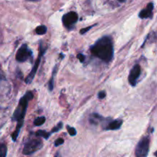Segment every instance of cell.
<instances>
[{
	"instance_id": "3957f363",
	"label": "cell",
	"mask_w": 157,
	"mask_h": 157,
	"mask_svg": "<svg viewBox=\"0 0 157 157\" xmlns=\"http://www.w3.org/2000/svg\"><path fill=\"white\" fill-rule=\"evenodd\" d=\"M150 150V138L148 136L143 137L138 143L135 150L136 157H147Z\"/></svg>"
},
{
	"instance_id": "e0dca14e",
	"label": "cell",
	"mask_w": 157,
	"mask_h": 157,
	"mask_svg": "<svg viewBox=\"0 0 157 157\" xmlns=\"http://www.w3.org/2000/svg\"><path fill=\"white\" fill-rule=\"evenodd\" d=\"M67 132H68V133L71 135V136H73L77 134L76 130H75L74 127H70V126H67Z\"/></svg>"
},
{
	"instance_id": "9a60e30c",
	"label": "cell",
	"mask_w": 157,
	"mask_h": 157,
	"mask_svg": "<svg viewBox=\"0 0 157 157\" xmlns=\"http://www.w3.org/2000/svg\"><path fill=\"white\" fill-rule=\"evenodd\" d=\"M44 121H45V117H39L36 118V119L35 120L34 124H35V126H37V127H39V126H41L44 124Z\"/></svg>"
},
{
	"instance_id": "52a82bcc",
	"label": "cell",
	"mask_w": 157,
	"mask_h": 157,
	"mask_svg": "<svg viewBox=\"0 0 157 157\" xmlns=\"http://www.w3.org/2000/svg\"><path fill=\"white\" fill-rule=\"evenodd\" d=\"M78 15L76 12H70L64 15L62 18V21L64 25L67 29H71L74 25L78 21Z\"/></svg>"
},
{
	"instance_id": "7402d4cb",
	"label": "cell",
	"mask_w": 157,
	"mask_h": 157,
	"mask_svg": "<svg viewBox=\"0 0 157 157\" xmlns=\"http://www.w3.org/2000/svg\"><path fill=\"white\" fill-rule=\"evenodd\" d=\"M93 26H94V25H93ZM93 26H89V27H87V28H85V29H82L81 30V32H80V33L81 34H84L85 33V32H88L89 30H90V29H91L92 27H93Z\"/></svg>"
},
{
	"instance_id": "2e32d148",
	"label": "cell",
	"mask_w": 157,
	"mask_h": 157,
	"mask_svg": "<svg viewBox=\"0 0 157 157\" xmlns=\"http://www.w3.org/2000/svg\"><path fill=\"white\" fill-rule=\"evenodd\" d=\"M57 68H58V67H57V66H56V67H55V68L54 69L53 75H52V78H51L50 81L48 82V87H49V90H53V87H54V75H55V72L57 71Z\"/></svg>"
},
{
	"instance_id": "5bb4252c",
	"label": "cell",
	"mask_w": 157,
	"mask_h": 157,
	"mask_svg": "<svg viewBox=\"0 0 157 157\" xmlns=\"http://www.w3.org/2000/svg\"><path fill=\"white\" fill-rule=\"evenodd\" d=\"M36 136H41V137L44 138V139H48V137L50 136V134L51 133H47L46 131H44V130H38V131L36 132Z\"/></svg>"
},
{
	"instance_id": "8992f818",
	"label": "cell",
	"mask_w": 157,
	"mask_h": 157,
	"mask_svg": "<svg viewBox=\"0 0 157 157\" xmlns=\"http://www.w3.org/2000/svg\"><path fill=\"white\" fill-rule=\"evenodd\" d=\"M44 52H45V48H43V47H42V46H41V45H40L39 55H38V59H37L36 61H35V65H34V67H32V71L30 72V74H29V75H28L27 78H26V79H25V83H26V84H31V83L32 82V81H33L34 78H35V75H36L37 70H38V67H39L40 62H41V56H42V55H44Z\"/></svg>"
},
{
	"instance_id": "4fadbf2b",
	"label": "cell",
	"mask_w": 157,
	"mask_h": 157,
	"mask_svg": "<svg viewBox=\"0 0 157 157\" xmlns=\"http://www.w3.org/2000/svg\"><path fill=\"white\" fill-rule=\"evenodd\" d=\"M35 32L38 35H44L47 32V27L44 25H40L35 29Z\"/></svg>"
},
{
	"instance_id": "6da1fadb",
	"label": "cell",
	"mask_w": 157,
	"mask_h": 157,
	"mask_svg": "<svg viewBox=\"0 0 157 157\" xmlns=\"http://www.w3.org/2000/svg\"><path fill=\"white\" fill-rule=\"evenodd\" d=\"M90 52L97 58L104 62H110L113 56V45L112 39L109 36H104L97 41L90 47Z\"/></svg>"
},
{
	"instance_id": "603a6c76",
	"label": "cell",
	"mask_w": 157,
	"mask_h": 157,
	"mask_svg": "<svg viewBox=\"0 0 157 157\" xmlns=\"http://www.w3.org/2000/svg\"><path fill=\"white\" fill-rule=\"evenodd\" d=\"M26 1H29V2H38V1H40V0H26Z\"/></svg>"
},
{
	"instance_id": "30bf717a",
	"label": "cell",
	"mask_w": 157,
	"mask_h": 157,
	"mask_svg": "<svg viewBox=\"0 0 157 157\" xmlns=\"http://www.w3.org/2000/svg\"><path fill=\"white\" fill-rule=\"evenodd\" d=\"M123 124L122 120H115V121H112L106 126L105 130H119L121 128V125Z\"/></svg>"
},
{
	"instance_id": "7c38bea8",
	"label": "cell",
	"mask_w": 157,
	"mask_h": 157,
	"mask_svg": "<svg viewBox=\"0 0 157 157\" xmlns=\"http://www.w3.org/2000/svg\"><path fill=\"white\" fill-rule=\"evenodd\" d=\"M7 156V147L5 144L0 143V157H6Z\"/></svg>"
},
{
	"instance_id": "4316f807",
	"label": "cell",
	"mask_w": 157,
	"mask_h": 157,
	"mask_svg": "<svg viewBox=\"0 0 157 157\" xmlns=\"http://www.w3.org/2000/svg\"><path fill=\"white\" fill-rule=\"evenodd\" d=\"M1 80H2V78H0V81H1Z\"/></svg>"
},
{
	"instance_id": "cb8c5ba5",
	"label": "cell",
	"mask_w": 157,
	"mask_h": 157,
	"mask_svg": "<svg viewBox=\"0 0 157 157\" xmlns=\"http://www.w3.org/2000/svg\"><path fill=\"white\" fill-rule=\"evenodd\" d=\"M119 2H125V0H118Z\"/></svg>"
},
{
	"instance_id": "7a4b0ae2",
	"label": "cell",
	"mask_w": 157,
	"mask_h": 157,
	"mask_svg": "<svg viewBox=\"0 0 157 157\" xmlns=\"http://www.w3.org/2000/svg\"><path fill=\"white\" fill-rule=\"evenodd\" d=\"M32 98H33V94L31 91H28L20 99L18 107L15 109L13 113V117H12L13 121H17V125H23L24 118L25 116L28 105H29V101L32 100Z\"/></svg>"
},
{
	"instance_id": "d4e9b609",
	"label": "cell",
	"mask_w": 157,
	"mask_h": 157,
	"mask_svg": "<svg viewBox=\"0 0 157 157\" xmlns=\"http://www.w3.org/2000/svg\"><path fill=\"white\" fill-rule=\"evenodd\" d=\"M55 157H60L59 153H57V155H56V156H55Z\"/></svg>"
},
{
	"instance_id": "8fae6325",
	"label": "cell",
	"mask_w": 157,
	"mask_h": 157,
	"mask_svg": "<svg viewBox=\"0 0 157 157\" xmlns=\"http://www.w3.org/2000/svg\"><path fill=\"white\" fill-rule=\"evenodd\" d=\"M103 120V117L101 116H100L99 114H97V113H94L90 116V121L91 124H98L100 121H101Z\"/></svg>"
},
{
	"instance_id": "ba28073f",
	"label": "cell",
	"mask_w": 157,
	"mask_h": 157,
	"mask_svg": "<svg viewBox=\"0 0 157 157\" xmlns=\"http://www.w3.org/2000/svg\"><path fill=\"white\" fill-rule=\"evenodd\" d=\"M141 73V67L139 64H136L134 67L132 68V70L130 71V75H129L128 80L130 84L132 86H135L136 84V81L139 78L140 75Z\"/></svg>"
},
{
	"instance_id": "5b68a950",
	"label": "cell",
	"mask_w": 157,
	"mask_h": 157,
	"mask_svg": "<svg viewBox=\"0 0 157 157\" xmlns=\"http://www.w3.org/2000/svg\"><path fill=\"white\" fill-rule=\"evenodd\" d=\"M32 56V51L29 48L26 44H22L19 48L15 55V59L18 62H24Z\"/></svg>"
},
{
	"instance_id": "d6986e66",
	"label": "cell",
	"mask_w": 157,
	"mask_h": 157,
	"mask_svg": "<svg viewBox=\"0 0 157 157\" xmlns=\"http://www.w3.org/2000/svg\"><path fill=\"white\" fill-rule=\"evenodd\" d=\"M62 126H63L62 123H59V124H58V125L55 127V128L52 129V133H54V132H58V130H60L61 128H62Z\"/></svg>"
},
{
	"instance_id": "ac0fdd59",
	"label": "cell",
	"mask_w": 157,
	"mask_h": 157,
	"mask_svg": "<svg viewBox=\"0 0 157 157\" xmlns=\"http://www.w3.org/2000/svg\"><path fill=\"white\" fill-rule=\"evenodd\" d=\"M64 140L62 138H58V140H56L55 142V147H58V146H61L64 144Z\"/></svg>"
},
{
	"instance_id": "277c9868",
	"label": "cell",
	"mask_w": 157,
	"mask_h": 157,
	"mask_svg": "<svg viewBox=\"0 0 157 157\" xmlns=\"http://www.w3.org/2000/svg\"><path fill=\"white\" fill-rule=\"evenodd\" d=\"M43 147V144L41 140L39 139H32L28 141L23 148V154L29 156L32 155V153H35L36 151L39 150Z\"/></svg>"
},
{
	"instance_id": "44dd1931",
	"label": "cell",
	"mask_w": 157,
	"mask_h": 157,
	"mask_svg": "<svg viewBox=\"0 0 157 157\" xmlns=\"http://www.w3.org/2000/svg\"><path fill=\"white\" fill-rule=\"evenodd\" d=\"M77 58L80 60L81 62H84V61L85 60V56H84V55H82V54H78V55H77Z\"/></svg>"
},
{
	"instance_id": "ffe728a7",
	"label": "cell",
	"mask_w": 157,
	"mask_h": 157,
	"mask_svg": "<svg viewBox=\"0 0 157 157\" xmlns=\"http://www.w3.org/2000/svg\"><path fill=\"white\" fill-rule=\"evenodd\" d=\"M105 97H106V93L105 91H104V90L100 91L99 93H98V98H99V99H104Z\"/></svg>"
},
{
	"instance_id": "9c48e42d",
	"label": "cell",
	"mask_w": 157,
	"mask_h": 157,
	"mask_svg": "<svg viewBox=\"0 0 157 157\" xmlns=\"http://www.w3.org/2000/svg\"><path fill=\"white\" fill-rule=\"evenodd\" d=\"M153 4L152 2L149 3L145 9H143L139 14V17L140 18H150L153 16Z\"/></svg>"
},
{
	"instance_id": "484cf974",
	"label": "cell",
	"mask_w": 157,
	"mask_h": 157,
	"mask_svg": "<svg viewBox=\"0 0 157 157\" xmlns=\"http://www.w3.org/2000/svg\"><path fill=\"white\" fill-rule=\"evenodd\" d=\"M155 156H156L157 157V151L156 152V153H155Z\"/></svg>"
}]
</instances>
